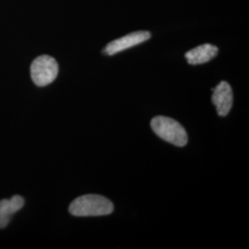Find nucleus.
<instances>
[{
    "mask_svg": "<svg viewBox=\"0 0 249 249\" xmlns=\"http://www.w3.org/2000/svg\"><path fill=\"white\" fill-rule=\"evenodd\" d=\"M114 212V204L105 196L89 194L74 199L70 206V213L77 217L104 216Z\"/></svg>",
    "mask_w": 249,
    "mask_h": 249,
    "instance_id": "obj_1",
    "label": "nucleus"
},
{
    "mask_svg": "<svg viewBox=\"0 0 249 249\" xmlns=\"http://www.w3.org/2000/svg\"><path fill=\"white\" fill-rule=\"evenodd\" d=\"M151 126L153 132L163 141L178 147L187 145V131L177 120L167 116H156L152 118Z\"/></svg>",
    "mask_w": 249,
    "mask_h": 249,
    "instance_id": "obj_2",
    "label": "nucleus"
},
{
    "mask_svg": "<svg viewBox=\"0 0 249 249\" xmlns=\"http://www.w3.org/2000/svg\"><path fill=\"white\" fill-rule=\"evenodd\" d=\"M58 74V65L49 55H41L36 58L31 66V75L34 82L39 87H44L55 80Z\"/></svg>",
    "mask_w": 249,
    "mask_h": 249,
    "instance_id": "obj_3",
    "label": "nucleus"
},
{
    "mask_svg": "<svg viewBox=\"0 0 249 249\" xmlns=\"http://www.w3.org/2000/svg\"><path fill=\"white\" fill-rule=\"evenodd\" d=\"M150 38L151 34L147 31L135 32L109 43L105 48V53L109 55H113L136 45H141Z\"/></svg>",
    "mask_w": 249,
    "mask_h": 249,
    "instance_id": "obj_4",
    "label": "nucleus"
},
{
    "mask_svg": "<svg viewBox=\"0 0 249 249\" xmlns=\"http://www.w3.org/2000/svg\"><path fill=\"white\" fill-rule=\"evenodd\" d=\"M213 103L220 116H227L232 107L233 95L231 86L228 82L222 81L213 89Z\"/></svg>",
    "mask_w": 249,
    "mask_h": 249,
    "instance_id": "obj_5",
    "label": "nucleus"
},
{
    "mask_svg": "<svg viewBox=\"0 0 249 249\" xmlns=\"http://www.w3.org/2000/svg\"><path fill=\"white\" fill-rule=\"evenodd\" d=\"M218 47L211 44L198 45L186 53L187 62L190 65H199L211 61L218 54Z\"/></svg>",
    "mask_w": 249,
    "mask_h": 249,
    "instance_id": "obj_6",
    "label": "nucleus"
},
{
    "mask_svg": "<svg viewBox=\"0 0 249 249\" xmlns=\"http://www.w3.org/2000/svg\"><path fill=\"white\" fill-rule=\"evenodd\" d=\"M24 205L22 196H13L10 199L0 200V229L5 228L12 217V215L19 211Z\"/></svg>",
    "mask_w": 249,
    "mask_h": 249,
    "instance_id": "obj_7",
    "label": "nucleus"
}]
</instances>
